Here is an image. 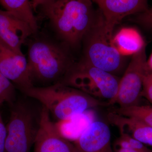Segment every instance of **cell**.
<instances>
[{
	"label": "cell",
	"instance_id": "1",
	"mask_svg": "<svg viewBox=\"0 0 152 152\" xmlns=\"http://www.w3.org/2000/svg\"><path fill=\"white\" fill-rule=\"evenodd\" d=\"M91 0H55L41 7L58 40L75 50L82 46L83 39L96 15Z\"/></svg>",
	"mask_w": 152,
	"mask_h": 152
},
{
	"label": "cell",
	"instance_id": "2",
	"mask_svg": "<svg viewBox=\"0 0 152 152\" xmlns=\"http://www.w3.org/2000/svg\"><path fill=\"white\" fill-rule=\"evenodd\" d=\"M28 47V69L34 86L60 81L76 62L72 50L59 40L36 37Z\"/></svg>",
	"mask_w": 152,
	"mask_h": 152
},
{
	"label": "cell",
	"instance_id": "3",
	"mask_svg": "<svg viewBox=\"0 0 152 152\" xmlns=\"http://www.w3.org/2000/svg\"><path fill=\"white\" fill-rule=\"evenodd\" d=\"M20 91L40 102L50 113L62 121L71 120L89 109L110 105L108 102L59 82L43 87L34 86Z\"/></svg>",
	"mask_w": 152,
	"mask_h": 152
},
{
	"label": "cell",
	"instance_id": "4",
	"mask_svg": "<svg viewBox=\"0 0 152 152\" xmlns=\"http://www.w3.org/2000/svg\"><path fill=\"white\" fill-rule=\"evenodd\" d=\"M82 47V58L114 75H123L129 64L127 58L114 44L113 35L107 31L104 19L99 9L92 25L83 39Z\"/></svg>",
	"mask_w": 152,
	"mask_h": 152
},
{
	"label": "cell",
	"instance_id": "5",
	"mask_svg": "<svg viewBox=\"0 0 152 152\" xmlns=\"http://www.w3.org/2000/svg\"><path fill=\"white\" fill-rule=\"evenodd\" d=\"M121 78L81 58L59 83L80 90L98 99L107 100L110 103L116 96Z\"/></svg>",
	"mask_w": 152,
	"mask_h": 152
},
{
	"label": "cell",
	"instance_id": "6",
	"mask_svg": "<svg viewBox=\"0 0 152 152\" xmlns=\"http://www.w3.org/2000/svg\"><path fill=\"white\" fill-rule=\"evenodd\" d=\"M11 105L4 152H30L39 128L34 114L22 103Z\"/></svg>",
	"mask_w": 152,
	"mask_h": 152
},
{
	"label": "cell",
	"instance_id": "7",
	"mask_svg": "<svg viewBox=\"0 0 152 152\" xmlns=\"http://www.w3.org/2000/svg\"><path fill=\"white\" fill-rule=\"evenodd\" d=\"M146 47L145 44L133 53L121 77L116 96L109 103L110 105L117 104L120 107H125L138 104L147 66Z\"/></svg>",
	"mask_w": 152,
	"mask_h": 152
},
{
	"label": "cell",
	"instance_id": "8",
	"mask_svg": "<svg viewBox=\"0 0 152 152\" xmlns=\"http://www.w3.org/2000/svg\"><path fill=\"white\" fill-rule=\"evenodd\" d=\"M48 110L43 106L36 135L34 152H75L74 145L52 122Z\"/></svg>",
	"mask_w": 152,
	"mask_h": 152
},
{
	"label": "cell",
	"instance_id": "9",
	"mask_svg": "<svg viewBox=\"0 0 152 152\" xmlns=\"http://www.w3.org/2000/svg\"><path fill=\"white\" fill-rule=\"evenodd\" d=\"M0 72L20 91L34 86L28 69L27 59L0 40Z\"/></svg>",
	"mask_w": 152,
	"mask_h": 152
},
{
	"label": "cell",
	"instance_id": "10",
	"mask_svg": "<svg viewBox=\"0 0 152 152\" xmlns=\"http://www.w3.org/2000/svg\"><path fill=\"white\" fill-rule=\"evenodd\" d=\"M97 5L108 32L113 35L115 27L125 18L147 10L148 0H91Z\"/></svg>",
	"mask_w": 152,
	"mask_h": 152
},
{
	"label": "cell",
	"instance_id": "11",
	"mask_svg": "<svg viewBox=\"0 0 152 152\" xmlns=\"http://www.w3.org/2000/svg\"><path fill=\"white\" fill-rule=\"evenodd\" d=\"M109 126L95 121L85 128L74 144L75 152H113Z\"/></svg>",
	"mask_w": 152,
	"mask_h": 152
},
{
	"label": "cell",
	"instance_id": "12",
	"mask_svg": "<svg viewBox=\"0 0 152 152\" xmlns=\"http://www.w3.org/2000/svg\"><path fill=\"white\" fill-rule=\"evenodd\" d=\"M34 34L27 23L7 11L0 10V40L15 51L22 53V46Z\"/></svg>",
	"mask_w": 152,
	"mask_h": 152
},
{
	"label": "cell",
	"instance_id": "13",
	"mask_svg": "<svg viewBox=\"0 0 152 152\" xmlns=\"http://www.w3.org/2000/svg\"><path fill=\"white\" fill-rule=\"evenodd\" d=\"M109 122L120 132L127 134L144 144L152 146V128L141 121L111 112L107 115Z\"/></svg>",
	"mask_w": 152,
	"mask_h": 152
},
{
	"label": "cell",
	"instance_id": "14",
	"mask_svg": "<svg viewBox=\"0 0 152 152\" xmlns=\"http://www.w3.org/2000/svg\"><path fill=\"white\" fill-rule=\"evenodd\" d=\"M6 11L29 25L34 34L38 30L37 21L29 0H0Z\"/></svg>",
	"mask_w": 152,
	"mask_h": 152
},
{
	"label": "cell",
	"instance_id": "15",
	"mask_svg": "<svg viewBox=\"0 0 152 152\" xmlns=\"http://www.w3.org/2000/svg\"><path fill=\"white\" fill-rule=\"evenodd\" d=\"M112 112L124 116L134 118L152 128V106L139 104L118 107Z\"/></svg>",
	"mask_w": 152,
	"mask_h": 152
},
{
	"label": "cell",
	"instance_id": "16",
	"mask_svg": "<svg viewBox=\"0 0 152 152\" xmlns=\"http://www.w3.org/2000/svg\"><path fill=\"white\" fill-rule=\"evenodd\" d=\"M15 88L13 84L0 72V105L4 102L11 105L14 103Z\"/></svg>",
	"mask_w": 152,
	"mask_h": 152
},
{
	"label": "cell",
	"instance_id": "17",
	"mask_svg": "<svg viewBox=\"0 0 152 152\" xmlns=\"http://www.w3.org/2000/svg\"><path fill=\"white\" fill-rule=\"evenodd\" d=\"M141 96L152 104V70L146 68L142 80Z\"/></svg>",
	"mask_w": 152,
	"mask_h": 152
},
{
	"label": "cell",
	"instance_id": "18",
	"mask_svg": "<svg viewBox=\"0 0 152 152\" xmlns=\"http://www.w3.org/2000/svg\"><path fill=\"white\" fill-rule=\"evenodd\" d=\"M131 21L147 29L152 28V7L143 12L133 16Z\"/></svg>",
	"mask_w": 152,
	"mask_h": 152
},
{
	"label": "cell",
	"instance_id": "19",
	"mask_svg": "<svg viewBox=\"0 0 152 152\" xmlns=\"http://www.w3.org/2000/svg\"><path fill=\"white\" fill-rule=\"evenodd\" d=\"M120 137L129 142L132 148L142 152H150L152 151L144 145V144L134 138L126 133L120 132Z\"/></svg>",
	"mask_w": 152,
	"mask_h": 152
},
{
	"label": "cell",
	"instance_id": "20",
	"mask_svg": "<svg viewBox=\"0 0 152 152\" xmlns=\"http://www.w3.org/2000/svg\"><path fill=\"white\" fill-rule=\"evenodd\" d=\"M7 130L0 114V152H4Z\"/></svg>",
	"mask_w": 152,
	"mask_h": 152
},
{
	"label": "cell",
	"instance_id": "21",
	"mask_svg": "<svg viewBox=\"0 0 152 152\" xmlns=\"http://www.w3.org/2000/svg\"><path fill=\"white\" fill-rule=\"evenodd\" d=\"M55 0H31V4L33 10L36 11L39 7H44L53 2Z\"/></svg>",
	"mask_w": 152,
	"mask_h": 152
},
{
	"label": "cell",
	"instance_id": "22",
	"mask_svg": "<svg viewBox=\"0 0 152 152\" xmlns=\"http://www.w3.org/2000/svg\"><path fill=\"white\" fill-rule=\"evenodd\" d=\"M116 145L118 147V148H132L129 142L120 137L116 142Z\"/></svg>",
	"mask_w": 152,
	"mask_h": 152
},
{
	"label": "cell",
	"instance_id": "23",
	"mask_svg": "<svg viewBox=\"0 0 152 152\" xmlns=\"http://www.w3.org/2000/svg\"><path fill=\"white\" fill-rule=\"evenodd\" d=\"M116 152H142L137 150L134 149L133 148L129 149H122L118 148L117 149ZM150 152H152V150Z\"/></svg>",
	"mask_w": 152,
	"mask_h": 152
},
{
	"label": "cell",
	"instance_id": "24",
	"mask_svg": "<svg viewBox=\"0 0 152 152\" xmlns=\"http://www.w3.org/2000/svg\"><path fill=\"white\" fill-rule=\"evenodd\" d=\"M147 68L149 69L152 70V53L149 59L147 60Z\"/></svg>",
	"mask_w": 152,
	"mask_h": 152
}]
</instances>
